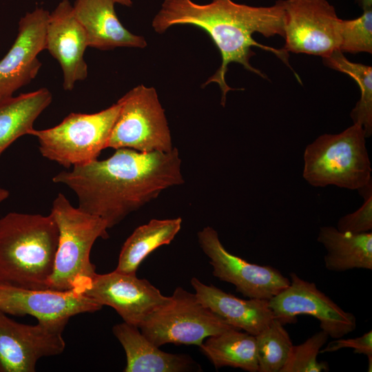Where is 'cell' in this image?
I'll list each match as a JSON object with an SVG mask.
<instances>
[{"label": "cell", "instance_id": "cell-4", "mask_svg": "<svg viewBox=\"0 0 372 372\" xmlns=\"http://www.w3.org/2000/svg\"><path fill=\"white\" fill-rule=\"evenodd\" d=\"M50 214L59 238L48 289L84 294L96 274L90 261L91 249L97 238H108L107 224L74 207L61 193L52 202Z\"/></svg>", "mask_w": 372, "mask_h": 372}, {"label": "cell", "instance_id": "cell-21", "mask_svg": "<svg viewBox=\"0 0 372 372\" xmlns=\"http://www.w3.org/2000/svg\"><path fill=\"white\" fill-rule=\"evenodd\" d=\"M52 100V95L45 87L0 99V156L17 138L29 134Z\"/></svg>", "mask_w": 372, "mask_h": 372}, {"label": "cell", "instance_id": "cell-13", "mask_svg": "<svg viewBox=\"0 0 372 372\" xmlns=\"http://www.w3.org/2000/svg\"><path fill=\"white\" fill-rule=\"evenodd\" d=\"M84 294L102 306L112 307L125 322L137 327L171 300V296H163L147 280L115 270L96 273Z\"/></svg>", "mask_w": 372, "mask_h": 372}, {"label": "cell", "instance_id": "cell-10", "mask_svg": "<svg viewBox=\"0 0 372 372\" xmlns=\"http://www.w3.org/2000/svg\"><path fill=\"white\" fill-rule=\"evenodd\" d=\"M284 48L287 52L320 56L339 50L338 17L327 0H282Z\"/></svg>", "mask_w": 372, "mask_h": 372}, {"label": "cell", "instance_id": "cell-28", "mask_svg": "<svg viewBox=\"0 0 372 372\" xmlns=\"http://www.w3.org/2000/svg\"><path fill=\"white\" fill-rule=\"evenodd\" d=\"M358 192L364 202L356 211L338 220L336 228L340 231L360 234L372 230V181Z\"/></svg>", "mask_w": 372, "mask_h": 372}, {"label": "cell", "instance_id": "cell-16", "mask_svg": "<svg viewBox=\"0 0 372 372\" xmlns=\"http://www.w3.org/2000/svg\"><path fill=\"white\" fill-rule=\"evenodd\" d=\"M87 47L85 32L74 14L73 6L68 0H62L49 14L45 50L61 65L65 90L72 91L76 82L87 78L84 52Z\"/></svg>", "mask_w": 372, "mask_h": 372}, {"label": "cell", "instance_id": "cell-1", "mask_svg": "<svg viewBox=\"0 0 372 372\" xmlns=\"http://www.w3.org/2000/svg\"><path fill=\"white\" fill-rule=\"evenodd\" d=\"M177 148L141 152L118 148L110 157L76 165L52 178L76 195L78 207L112 228L184 178Z\"/></svg>", "mask_w": 372, "mask_h": 372}, {"label": "cell", "instance_id": "cell-5", "mask_svg": "<svg viewBox=\"0 0 372 372\" xmlns=\"http://www.w3.org/2000/svg\"><path fill=\"white\" fill-rule=\"evenodd\" d=\"M363 128L353 123L338 134H324L303 154L302 177L313 187L334 185L358 190L372 181Z\"/></svg>", "mask_w": 372, "mask_h": 372}, {"label": "cell", "instance_id": "cell-26", "mask_svg": "<svg viewBox=\"0 0 372 372\" xmlns=\"http://www.w3.org/2000/svg\"><path fill=\"white\" fill-rule=\"evenodd\" d=\"M339 50L356 54L372 53V8L363 10L358 18L341 19L339 23Z\"/></svg>", "mask_w": 372, "mask_h": 372}, {"label": "cell", "instance_id": "cell-30", "mask_svg": "<svg viewBox=\"0 0 372 372\" xmlns=\"http://www.w3.org/2000/svg\"><path fill=\"white\" fill-rule=\"evenodd\" d=\"M362 10L372 8V0H355Z\"/></svg>", "mask_w": 372, "mask_h": 372}, {"label": "cell", "instance_id": "cell-19", "mask_svg": "<svg viewBox=\"0 0 372 372\" xmlns=\"http://www.w3.org/2000/svg\"><path fill=\"white\" fill-rule=\"evenodd\" d=\"M112 332L125 352V372H184L200 369L187 355L161 351L136 326L123 322L114 325Z\"/></svg>", "mask_w": 372, "mask_h": 372}, {"label": "cell", "instance_id": "cell-14", "mask_svg": "<svg viewBox=\"0 0 372 372\" xmlns=\"http://www.w3.org/2000/svg\"><path fill=\"white\" fill-rule=\"evenodd\" d=\"M49 14L37 8L19 20L17 37L0 61V99L13 96L37 75L41 67L37 56L45 50Z\"/></svg>", "mask_w": 372, "mask_h": 372}, {"label": "cell", "instance_id": "cell-23", "mask_svg": "<svg viewBox=\"0 0 372 372\" xmlns=\"http://www.w3.org/2000/svg\"><path fill=\"white\" fill-rule=\"evenodd\" d=\"M240 331L227 329L207 338L199 347L216 369L231 366L258 371L256 337Z\"/></svg>", "mask_w": 372, "mask_h": 372}, {"label": "cell", "instance_id": "cell-15", "mask_svg": "<svg viewBox=\"0 0 372 372\" xmlns=\"http://www.w3.org/2000/svg\"><path fill=\"white\" fill-rule=\"evenodd\" d=\"M102 307L94 299L74 291L28 289L0 282V309L12 316L30 315L38 320L70 319Z\"/></svg>", "mask_w": 372, "mask_h": 372}, {"label": "cell", "instance_id": "cell-7", "mask_svg": "<svg viewBox=\"0 0 372 372\" xmlns=\"http://www.w3.org/2000/svg\"><path fill=\"white\" fill-rule=\"evenodd\" d=\"M118 102L120 110L107 148L141 152H167L174 148L165 110L154 87L139 85Z\"/></svg>", "mask_w": 372, "mask_h": 372}, {"label": "cell", "instance_id": "cell-6", "mask_svg": "<svg viewBox=\"0 0 372 372\" xmlns=\"http://www.w3.org/2000/svg\"><path fill=\"white\" fill-rule=\"evenodd\" d=\"M119 110L117 101L94 114L72 112L56 126L32 129L28 135L37 138L43 157L70 168L97 159L107 148Z\"/></svg>", "mask_w": 372, "mask_h": 372}, {"label": "cell", "instance_id": "cell-31", "mask_svg": "<svg viewBox=\"0 0 372 372\" xmlns=\"http://www.w3.org/2000/svg\"><path fill=\"white\" fill-rule=\"evenodd\" d=\"M113 2H114L115 3H120L123 6H131L132 5V0H111Z\"/></svg>", "mask_w": 372, "mask_h": 372}, {"label": "cell", "instance_id": "cell-3", "mask_svg": "<svg viewBox=\"0 0 372 372\" xmlns=\"http://www.w3.org/2000/svg\"><path fill=\"white\" fill-rule=\"evenodd\" d=\"M59 233L50 214L10 212L0 218V282L48 289Z\"/></svg>", "mask_w": 372, "mask_h": 372}, {"label": "cell", "instance_id": "cell-2", "mask_svg": "<svg viewBox=\"0 0 372 372\" xmlns=\"http://www.w3.org/2000/svg\"><path fill=\"white\" fill-rule=\"evenodd\" d=\"M284 18L282 0L262 7L240 4L232 0H211L203 5L192 0H164L152 25L158 33L173 25H190L203 29L209 35L220 53L222 62L203 85L218 83L222 92L220 103L225 107L227 92L234 90L225 81L229 63H239L247 70L267 79L265 74L250 64V59L255 54L252 47L273 53L291 68L288 52L282 48L263 45L253 38L256 32L265 37H284Z\"/></svg>", "mask_w": 372, "mask_h": 372}, {"label": "cell", "instance_id": "cell-20", "mask_svg": "<svg viewBox=\"0 0 372 372\" xmlns=\"http://www.w3.org/2000/svg\"><path fill=\"white\" fill-rule=\"evenodd\" d=\"M317 240L327 251L324 267L331 271L372 269V232L353 234L333 226L320 228Z\"/></svg>", "mask_w": 372, "mask_h": 372}, {"label": "cell", "instance_id": "cell-11", "mask_svg": "<svg viewBox=\"0 0 372 372\" xmlns=\"http://www.w3.org/2000/svg\"><path fill=\"white\" fill-rule=\"evenodd\" d=\"M197 236L200 248L209 258L213 275L234 285L245 297L269 300L289 286L290 280L277 269L250 263L229 252L214 228L205 227Z\"/></svg>", "mask_w": 372, "mask_h": 372}, {"label": "cell", "instance_id": "cell-25", "mask_svg": "<svg viewBox=\"0 0 372 372\" xmlns=\"http://www.w3.org/2000/svg\"><path fill=\"white\" fill-rule=\"evenodd\" d=\"M284 326L274 318L255 335L258 372H281L284 367L293 345Z\"/></svg>", "mask_w": 372, "mask_h": 372}, {"label": "cell", "instance_id": "cell-9", "mask_svg": "<svg viewBox=\"0 0 372 372\" xmlns=\"http://www.w3.org/2000/svg\"><path fill=\"white\" fill-rule=\"evenodd\" d=\"M70 319L19 323L0 309V371L34 372L39 360L63 353Z\"/></svg>", "mask_w": 372, "mask_h": 372}, {"label": "cell", "instance_id": "cell-29", "mask_svg": "<svg viewBox=\"0 0 372 372\" xmlns=\"http://www.w3.org/2000/svg\"><path fill=\"white\" fill-rule=\"evenodd\" d=\"M344 348L353 349L355 353L365 355L368 358V371H372V331L365 333L355 338H342L330 342L320 353H331Z\"/></svg>", "mask_w": 372, "mask_h": 372}, {"label": "cell", "instance_id": "cell-27", "mask_svg": "<svg viewBox=\"0 0 372 372\" xmlns=\"http://www.w3.org/2000/svg\"><path fill=\"white\" fill-rule=\"evenodd\" d=\"M329 335L323 331H320L303 343L293 345L288 359L281 372H321L329 371V366L327 362H318V355L326 344Z\"/></svg>", "mask_w": 372, "mask_h": 372}, {"label": "cell", "instance_id": "cell-17", "mask_svg": "<svg viewBox=\"0 0 372 372\" xmlns=\"http://www.w3.org/2000/svg\"><path fill=\"white\" fill-rule=\"evenodd\" d=\"M198 300L233 327L256 335L275 318L269 300L242 299L192 278Z\"/></svg>", "mask_w": 372, "mask_h": 372}, {"label": "cell", "instance_id": "cell-22", "mask_svg": "<svg viewBox=\"0 0 372 372\" xmlns=\"http://www.w3.org/2000/svg\"><path fill=\"white\" fill-rule=\"evenodd\" d=\"M181 218L152 219L138 227L121 250L115 271L136 275L144 259L159 247L169 244L181 228Z\"/></svg>", "mask_w": 372, "mask_h": 372}, {"label": "cell", "instance_id": "cell-12", "mask_svg": "<svg viewBox=\"0 0 372 372\" xmlns=\"http://www.w3.org/2000/svg\"><path fill=\"white\" fill-rule=\"evenodd\" d=\"M288 287L269 300L275 318L282 324L296 322L300 315L316 318L322 331L333 339L343 338L356 328L355 316L347 312L318 289L314 282L290 273Z\"/></svg>", "mask_w": 372, "mask_h": 372}, {"label": "cell", "instance_id": "cell-18", "mask_svg": "<svg viewBox=\"0 0 372 372\" xmlns=\"http://www.w3.org/2000/svg\"><path fill=\"white\" fill-rule=\"evenodd\" d=\"M114 3L111 0H76L74 12L85 32L88 47L99 50L145 48V38L131 33L121 23Z\"/></svg>", "mask_w": 372, "mask_h": 372}, {"label": "cell", "instance_id": "cell-8", "mask_svg": "<svg viewBox=\"0 0 372 372\" xmlns=\"http://www.w3.org/2000/svg\"><path fill=\"white\" fill-rule=\"evenodd\" d=\"M231 328L195 293L180 287L174 290L169 302L151 313L138 327L158 347L168 343L200 347L205 338Z\"/></svg>", "mask_w": 372, "mask_h": 372}, {"label": "cell", "instance_id": "cell-24", "mask_svg": "<svg viewBox=\"0 0 372 372\" xmlns=\"http://www.w3.org/2000/svg\"><path fill=\"white\" fill-rule=\"evenodd\" d=\"M324 64L353 79L360 90V98L350 113L353 123L360 125L366 137L372 134V68L348 60L343 52L335 50L323 58Z\"/></svg>", "mask_w": 372, "mask_h": 372}]
</instances>
